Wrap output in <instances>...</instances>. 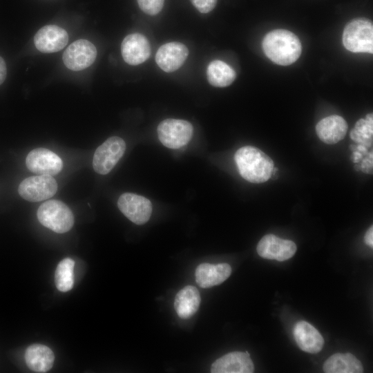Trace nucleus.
Masks as SVG:
<instances>
[{
	"label": "nucleus",
	"mask_w": 373,
	"mask_h": 373,
	"mask_svg": "<svg viewBox=\"0 0 373 373\" xmlns=\"http://www.w3.org/2000/svg\"><path fill=\"white\" fill-rule=\"evenodd\" d=\"M262 49L265 55L275 64L288 66L299 58L302 46L294 33L278 29L269 32L265 36Z\"/></svg>",
	"instance_id": "f257e3e1"
},
{
	"label": "nucleus",
	"mask_w": 373,
	"mask_h": 373,
	"mask_svg": "<svg viewBox=\"0 0 373 373\" xmlns=\"http://www.w3.org/2000/svg\"><path fill=\"white\" fill-rule=\"evenodd\" d=\"M234 160L239 173L249 182H265L273 174V160L255 146L240 148L235 153Z\"/></svg>",
	"instance_id": "f03ea898"
},
{
	"label": "nucleus",
	"mask_w": 373,
	"mask_h": 373,
	"mask_svg": "<svg viewBox=\"0 0 373 373\" xmlns=\"http://www.w3.org/2000/svg\"><path fill=\"white\" fill-rule=\"evenodd\" d=\"M37 216L42 225L59 233L68 231L74 224L71 210L65 203L57 200L42 203L37 211Z\"/></svg>",
	"instance_id": "7ed1b4c3"
},
{
	"label": "nucleus",
	"mask_w": 373,
	"mask_h": 373,
	"mask_svg": "<svg viewBox=\"0 0 373 373\" xmlns=\"http://www.w3.org/2000/svg\"><path fill=\"white\" fill-rule=\"evenodd\" d=\"M343 44L352 52H373V25L365 18L352 20L343 32Z\"/></svg>",
	"instance_id": "20e7f679"
},
{
	"label": "nucleus",
	"mask_w": 373,
	"mask_h": 373,
	"mask_svg": "<svg viewBox=\"0 0 373 373\" xmlns=\"http://www.w3.org/2000/svg\"><path fill=\"white\" fill-rule=\"evenodd\" d=\"M157 131L158 138L164 146L169 149H179L191 140L193 128L186 120L166 119L159 124Z\"/></svg>",
	"instance_id": "39448f33"
},
{
	"label": "nucleus",
	"mask_w": 373,
	"mask_h": 373,
	"mask_svg": "<svg viewBox=\"0 0 373 373\" xmlns=\"http://www.w3.org/2000/svg\"><path fill=\"white\" fill-rule=\"evenodd\" d=\"M126 144L123 139L117 136L108 138L97 148L93 159V167L95 172L101 175L108 173L123 156Z\"/></svg>",
	"instance_id": "423d86ee"
},
{
	"label": "nucleus",
	"mask_w": 373,
	"mask_h": 373,
	"mask_svg": "<svg viewBox=\"0 0 373 373\" xmlns=\"http://www.w3.org/2000/svg\"><path fill=\"white\" fill-rule=\"evenodd\" d=\"M57 183L51 175H35L23 180L19 184V195L30 202H39L52 197L57 191Z\"/></svg>",
	"instance_id": "0eeeda50"
},
{
	"label": "nucleus",
	"mask_w": 373,
	"mask_h": 373,
	"mask_svg": "<svg viewBox=\"0 0 373 373\" xmlns=\"http://www.w3.org/2000/svg\"><path fill=\"white\" fill-rule=\"evenodd\" d=\"M117 206L128 220L138 225L148 222L152 213L150 200L132 193L122 194L118 199Z\"/></svg>",
	"instance_id": "6e6552de"
},
{
	"label": "nucleus",
	"mask_w": 373,
	"mask_h": 373,
	"mask_svg": "<svg viewBox=\"0 0 373 373\" xmlns=\"http://www.w3.org/2000/svg\"><path fill=\"white\" fill-rule=\"evenodd\" d=\"M96 57L95 46L88 40L79 39L66 49L63 54V61L68 69L78 71L91 66Z\"/></svg>",
	"instance_id": "1a4fd4ad"
},
{
	"label": "nucleus",
	"mask_w": 373,
	"mask_h": 373,
	"mask_svg": "<svg viewBox=\"0 0 373 373\" xmlns=\"http://www.w3.org/2000/svg\"><path fill=\"white\" fill-rule=\"evenodd\" d=\"M297 249L296 244L289 240L280 238L274 234L263 236L257 245L260 256L269 260L284 261L291 258Z\"/></svg>",
	"instance_id": "9d476101"
},
{
	"label": "nucleus",
	"mask_w": 373,
	"mask_h": 373,
	"mask_svg": "<svg viewBox=\"0 0 373 373\" xmlns=\"http://www.w3.org/2000/svg\"><path fill=\"white\" fill-rule=\"evenodd\" d=\"M26 164L31 172L45 175H56L63 167L61 158L52 151L44 148L32 150L26 157Z\"/></svg>",
	"instance_id": "9b49d317"
},
{
	"label": "nucleus",
	"mask_w": 373,
	"mask_h": 373,
	"mask_svg": "<svg viewBox=\"0 0 373 373\" xmlns=\"http://www.w3.org/2000/svg\"><path fill=\"white\" fill-rule=\"evenodd\" d=\"M121 52L125 62L136 66L149 59L151 55V46L144 35L140 33H133L123 39Z\"/></svg>",
	"instance_id": "f8f14e48"
},
{
	"label": "nucleus",
	"mask_w": 373,
	"mask_h": 373,
	"mask_svg": "<svg viewBox=\"0 0 373 373\" xmlns=\"http://www.w3.org/2000/svg\"><path fill=\"white\" fill-rule=\"evenodd\" d=\"M189 55L187 47L177 41L161 46L155 55L157 66L164 72L171 73L180 68Z\"/></svg>",
	"instance_id": "ddd939ff"
},
{
	"label": "nucleus",
	"mask_w": 373,
	"mask_h": 373,
	"mask_svg": "<svg viewBox=\"0 0 373 373\" xmlns=\"http://www.w3.org/2000/svg\"><path fill=\"white\" fill-rule=\"evenodd\" d=\"M68 41L67 32L55 25L42 27L34 37V43L37 49L46 53L61 50L66 46Z\"/></svg>",
	"instance_id": "4468645a"
},
{
	"label": "nucleus",
	"mask_w": 373,
	"mask_h": 373,
	"mask_svg": "<svg viewBox=\"0 0 373 373\" xmlns=\"http://www.w3.org/2000/svg\"><path fill=\"white\" fill-rule=\"evenodd\" d=\"M254 370V363L247 352L228 353L217 359L211 367L212 373H251Z\"/></svg>",
	"instance_id": "2eb2a0df"
},
{
	"label": "nucleus",
	"mask_w": 373,
	"mask_h": 373,
	"mask_svg": "<svg viewBox=\"0 0 373 373\" xmlns=\"http://www.w3.org/2000/svg\"><path fill=\"white\" fill-rule=\"evenodd\" d=\"M293 334L298 346L304 352L316 354L323 347V336L314 326L306 321L298 322L294 327Z\"/></svg>",
	"instance_id": "dca6fc26"
},
{
	"label": "nucleus",
	"mask_w": 373,
	"mask_h": 373,
	"mask_svg": "<svg viewBox=\"0 0 373 373\" xmlns=\"http://www.w3.org/2000/svg\"><path fill=\"white\" fill-rule=\"evenodd\" d=\"M231 274V267L227 263H202L197 267L195 277L200 287L209 288L222 283Z\"/></svg>",
	"instance_id": "f3484780"
},
{
	"label": "nucleus",
	"mask_w": 373,
	"mask_h": 373,
	"mask_svg": "<svg viewBox=\"0 0 373 373\" xmlns=\"http://www.w3.org/2000/svg\"><path fill=\"white\" fill-rule=\"evenodd\" d=\"M347 131V122L341 116L336 115L323 118L316 126V133L318 138L327 144H334L342 140Z\"/></svg>",
	"instance_id": "a211bd4d"
},
{
	"label": "nucleus",
	"mask_w": 373,
	"mask_h": 373,
	"mask_svg": "<svg viewBox=\"0 0 373 373\" xmlns=\"http://www.w3.org/2000/svg\"><path fill=\"white\" fill-rule=\"evenodd\" d=\"M200 294L194 286L187 285L180 289L175 297L174 307L178 316L189 319L198 311L200 304Z\"/></svg>",
	"instance_id": "6ab92c4d"
},
{
	"label": "nucleus",
	"mask_w": 373,
	"mask_h": 373,
	"mask_svg": "<svg viewBox=\"0 0 373 373\" xmlns=\"http://www.w3.org/2000/svg\"><path fill=\"white\" fill-rule=\"evenodd\" d=\"M54 360L52 351L44 345L33 344L29 346L25 352V361L28 367L36 372H46L50 370Z\"/></svg>",
	"instance_id": "aec40b11"
},
{
	"label": "nucleus",
	"mask_w": 373,
	"mask_h": 373,
	"mask_svg": "<svg viewBox=\"0 0 373 373\" xmlns=\"http://www.w3.org/2000/svg\"><path fill=\"white\" fill-rule=\"evenodd\" d=\"M326 373H361L363 367L361 361L350 353H336L329 357L323 364Z\"/></svg>",
	"instance_id": "412c9836"
},
{
	"label": "nucleus",
	"mask_w": 373,
	"mask_h": 373,
	"mask_svg": "<svg viewBox=\"0 0 373 373\" xmlns=\"http://www.w3.org/2000/svg\"><path fill=\"white\" fill-rule=\"evenodd\" d=\"M207 79L215 87H226L235 80L236 73L227 64L221 60L212 61L207 67Z\"/></svg>",
	"instance_id": "4be33fe9"
},
{
	"label": "nucleus",
	"mask_w": 373,
	"mask_h": 373,
	"mask_svg": "<svg viewBox=\"0 0 373 373\" xmlns=\"http://www.w3.org/2000/svg\"><path fill=\"white\" fill-rule=\"evenodd\" d=\"M74 267L75 262L69 258L63 259L58 264L55 274V282L57 289L60 291H68L73 288Z\"/></svg>",
	"instance_id": "5701e85b"
},
{
	"label": "nucleus",
	"mask_w": 373,
	"mask_h": 373,
	"mask_svg": "<svg viewBox=\"0 0 373 373\" xmlns=\"http://www.w3.org/2000/svg\"><path fill=\"white\" fill-rule=\"evenodd\" d=\"M372 114L367 115L365 119L358 120L350 132V137L354 141L370 146L372 144Z\"/></svg>",
	"instance_id": "b1692460"
},
{
	"label": "nucleus",
	"mask_w": 373,
	"mask_h": 373,
	"mask_svg": "<svg viewBox=\"0 0 373 373\" xmlns=\"http://www.w3.org/2000/svg\"><path fill=\"white\" fill-rule=\"evenodd\" d=\"M165 0H137L140 8L146 14L155 15L164 6Z\"/></svg>",
	"instance_id": "393cba45"
},
{
	"label": "nucleus",
	"mask_w": 373,
	"mask_h": 373,
	"mask_svg": "<svg viewBox=\"0 0 373 373\" xmlns=\"http://www.w3.org/2000/svg\"><path fill=\"white\" fill-rule=\"evenodd\" d=\"M195 8L201 13H207L216 6L217 0H190Z\"/></svg>",
	"instance_id": "a878e982"
},
{
	"label": "nucleus",
	"mask_w": 373,
	"mask_h": 373,
	"mask_svg": "<svg viewBox=\"0 0 373 373\" xmlns=\"http://www.w3.org/2000/svg\"><path fill=\"white\" fill-rule=\"evenodd\" d=\"M7 75V68L3 59L0 57V85L4 82Z\"/></svg>",
	"instance_id": "bb28decb"
},
{
	"label": "nucleus",
	"mask_w": 373,
	"mask_h": 373,
	"mask_svg": "<svg viewBox=\"0 0 373 373\" xmlns=\"http://www.w3.org/2000/svg\"><path fill=\"white\" fill-rule=\"evenodd\" d=\"M364 241L369 247H373V227L371 226L365 233Z\"/></svg>",
	"instance_id": "cd10ccee"
}]
</instances>
